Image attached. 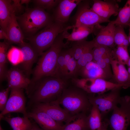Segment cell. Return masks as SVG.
Returning a JSON list of instances; mask_svg holds the SVG:
<instances>
[{
	"label": "cell",
	"instance_id": "obj_1",
	"mask_svg": "<svg viewBox=\"0 0 130 130\" xmlns=\"http://www.w3.org/2000/svg\"><path fill=\"white\" fill-rule=\"evenodd\" d=\"M68 82V80L48 76L30 83L26 90L29 105L50 103L56 100L69 85Z\"/></svg>",
	"mask_w": 130,
	"mask_h": 130
},
{
	"label": "cell",
	"instance_id": "obj_2",
	"mask_svg": "<svg viewBox=\"0 0 130 130\" xmlns=\"http://www.w3.org/2000/svg\"><path fill=\"white\" fill-rule=\"evenodd\" d=\"M68 30L60 33L51 46L40 56L32 72L33 76L31 83L45 77L53 76L59 54L65 46L64 40L66 32Z\"/></svg>",
	"mask_w": 130,
	"mask_h": 130
},
{
	"label": "cell",
	"instance_id": "obj_3",
	"mask_svg": "<svg viewBox=\"0 0 130 130\" xmlns=\"http://www.w3.org/2000/svg\"><path fill=\"white\" fill-rule=\"evenodd\" d=\"M53 102L61 105L63 109L72 116L81 113H86L92 106L88 94L73 85L66 87L59 98Z\"/></svg>",
	"mask_w": 130,
	"mask_h": 130
},
{
	"label": "cell",
	"instance_id": "obj_4",
	"mask_svg": "<svg viewBox=\"0 0 130 130\" xmlns=\"http://www.w3.org/2000/svg\"><path fill=\"white\" fill-rule=\"evenodd\" d=\"M72 28V25L65 26V24L53 20L38 33L26 39L39 56H40L51 46L60 33Z\"/></svg>",
	"mask_w": 130,
	"mask_h": 130
},
{
	"label": "cell",
	"instance_id": "obj_5",
	"mask_svg": "<svg viewBox=\"0 0 130 130\" xmlns=\"http://www.w3.org/2000/svg\"><path fill=\"white\" fill-rule=\"evenodd\" d=\"M16 17L22 31L31 35L53 20L45 10L38 6L28 9L22 15Z\"/></svg>",
	"mask_w": 130,
	"mask_h": 130
},
{
	"label": "cell",
	"instance_id": "obj_6",
	"mask_svg": "<svg viewBox=\"0 0 130 130\" xmlns=\"http://www.w3.org/2000/svg\"><path fill=\"white\" fill-rule=\"evenodd\" d=\"M107 122L112 130H127L130 124V96L121 97Z\"/></svg>",
	"mask_w": 130,
	"mask_h": 130
},
{
	"label": "cell",
	"instance_id": "obj_7",
	"mask_svg": "<svg viewBox=\"0 0 130 130\" xmlns=\"http://www.w3.org/2000/svg\"><path fill=\"white\" fill-rule=\"evenodd\" d=\"M91 1L82 0L78 5L74 16L72 29L83 26H93L102 23L110 21L101 18L92 10L90 6Z\"/></svg>",
	"mask_w": 130,
	"mask_h": 130
},
{
	"label": "cell",
	"instance_id": "obj_8",
	"mask_svg": "<svg viewBox=\"0 0 130 130\" xmlns=\"http://www.w3.org/2000/svg\"><path fill=\"white\" fill-rule=\"evenodd\" d=\"M72 84L80 88L88 94H100L118 88H123L120 85L101 78H79L71 79Z\"/></svg>",
	"mask_w": 130,
	"mask_h": 130
},
{
	"label": "cell",
	"instance_id": "obj_9",
	"mask_svg": "<svg viewBox=\"0 0 130 130\" xmlns=\"http://www.w3.org/2000/svg\"><path fill=\"white\" fill-rule=\"evenodd\" d=\"M122 88H115L107 93L98 94L96 96L94 94H88L90 104L98 109L102 117L112 110L118 103L121 98L120 93Z\"/></svg>",
	"mask_w": 130,
	"mask_h": 130
},
{
	"label": "cell",
	"instance_id": "obj_10",
	"mask_svg": "<svg viewBox=\"0 0 130 130\" xmlns=\"http://www.w3.org/2000/svg\"><path fill=\"white\" fill-rule=\"evenodd\" d=\"M24 89L18 88L11 89L9 97L4 110L0 114V117L12 112L20 113L27 116L26 107V99Z\"/></svg>",
	"mask_w": 130,
	"mask_h": 130
},
{
	"label": "cell",
	"instance_id": "obj_11",
	"mask_svg": "<svg viewBox=\"0 0 130 130\" xmlns=\"http://www.w3.org/2000/svg\"><path fill=\"white\" fill-rule=\"evenodd\" d=\"M27 116L33 119L44 130H61L62 126L46 112L33 106H32L30 110L27 111Z\"/></svg>",
	"mask_w": 130,
	"mask_h": 130
},
{
	"label": "cell",
	"instance_id": "obj_12",
	"mask_svg": "<svg viewBox=\"0 0 130 130\" xmlns=\"http://www.w3.org/2000/svg\"><path fill=\"white\" fill-rule=\"evenodd\" d=\"M59 105L53 102L48 103H39L31 106L43 111L58 123L63 125V123H65L73 116L61 108Z\"/></svg>",
	"mask_w": 130,
	"mask_h": 130
},
{
	"label": "cell",
	"instance_id": "obj_13",
	"mask_svg": "<svg viewBox=\"0 0 130 130\" xmlns=\"http://www.w3.org/2000/svg\"><path fill=\"white\" fill-rule=\"evenodd\" d=\"M92 10L103 19L110 21L109 19L112 15H117L119 6L115 0H93Z\"/></svg>",
	"mask_w": 130,
	"mask_h": 130
},
{
	"label": "cell",
	"instance_id": "obj_14",
	"mask_svg": "<svg viewBox=\"0 0 130 130\" xmlns=\"http://www.w3.org/2000/svg\"><path fill=\"white\" fill-rule=\"evenodd\" d=\"M82 0H60L54 11L53 20L65 24L74 9Z\"/></svg>",
	"mask_w": 130,
	"mask_h": 130
},
{
	"label": "cell",
	"instance_id": "obj_15",
	"mask_svg": "<svg viewBox=\"0 0 130 130\" xmlns=\"http://www.w3.org/2000/svg\"><path fill=\"white\" fill-rule=\"evenodd\" d=\"M115 25L111 21L106 26L101 27L96 37L92 40L94 47L104 46L112 49L115 48L114 40Z\"/></svg>",
	"mask_w": 130,
	"mask_h": 130
},
{
	"label": "cell",
	"instance_id": "obj_16",
	"mask_svg": "<svg viewBox=\"0 0 130 130\" xmlns=\"http://www.w3.org/2000/svg\"><path fill=\"white\" fill-rule=\"evenodd\" d=\"M8 87L12 88H18L25 89L28 87L31 80L25 75L23 71L18 68L13 67L7 71L6 78Z\"/></svg>",
	"mask_w": 130,
	"mask_h": 130
},
{
	"label": "cell",
	"instance_id": "obj_17",
	"mask_svg": "<svg viewBox=\"0 0 130 130\" xmlns=\"http://www.w3.org/2000/svg\"><path fill=\"white\" fill-rule=\"evenodd\" d=\"M110 65L113 76L110 81L121 86L123 89L130 87V74L124 65L115 59L112 60Z\"/></svg>",
	"mask_w": 130,
	"mask_h": 130
},
{
	"label": "cell",
	"instance_id": "obj_18",
	"mask_svg": "<svg viewBox=\"0 0 130 130\" xmlns=\"http://www.w3.org/2000/svg\"><path fill=\"white\" fill-rule=\"evenodd\" d=\"M23 54L22 63L23 71L28 77L32 73V67L39 56L29 43L24 42L20 45Z\"/></svg>",
	"mask_w": 130,
	"mask_h": 130
},
{
	"label": "cell",
	"instance_id": "obj_19",
	"mask_svg": "<svg viewBox=\"0 0 130 130\" xmlns=\"http://www.w3.org/2000/svg\"><path fill=\"white\" fill-rule=\"evenodd\" d=\"M16 13L12 7L7 34L9 41L20 45L24 42L23 40L24 37L22 31L17 20Z\"/></svg>",
	"mask_w": 130,
	"mask_h": 130
},
{
	"label": "cell",
	"instance_id": "obj_20",
	"mask_svg": "<svg viewBox=\"0 0 130 130\" xmlns=\"http://www.w3.org/2000/svg\"><path fill=\"white\" fill-rule=\"evenodd\" d=\"M82 78H101L108 80L111 78L104 70L95 62L88 63L78 71V76Z\"/></svg>",
	"mask_w": 130,
	"mask_h": 130
},
{
	"label": "cell",
	"instance_id": "obj_21",
	"mask_svg": "<svg viewBox=\"0 0 130 130\" xmlns=\"http://www.w3.org/2000/svg\"><path fill=\"white\" fill-rule=\"evenodd\" d=\"M61 130H90L86 113H81L74 116L62 125Z\"/></svg>",
	"mask_w": 130,
	"mask_h": 130
},
{
	"label": "cell",
	"instance_id": "obj_22",
	"mask_svg": "<svg viewBox=\"0 0 130 130\" xmlns=\"http://www.w3.org/2000/svg\"><path fill=\"white\" fill-rule=\"evenodd\" d=\"M72 56V53L70 48L66 49H65V48L62 50L58 59L53 77L65 80V68L68 61Z\"/></svg>",
	"mask_w": 130,
	"mask_h": 130
},
{
	"label": "cell",
	"instance_id": "obj_23",
	"mask_svg": "<svg viewBox=\"0 0 130 130\" xmlns=\"http://www.w3.org/2000/svg\"><path fill=\"white\" fill-rule=\"evenodd\" d=\"M27 116H19L10 117L5 115L0 117V120L7 122L13 130H30L32 127L33 122Z\"/></svg>",
	"mask_w": 130,
	"mask_h": 130
},
{
	"label": "cell",
	"instance_id": "obj_24",
	"mask_svg": "<svg viewBox=\"0 0 130 130\" xmlns=\"http://www.w3.org/2000/svg\"><path fill=\"white\" fill-rule=\"evenodd\" d=\"M12 0H0V27L7 34L12 10Z\"/></svg>",
	"mask_w": 130,
	"mask_h": 130
},
{
	"label": "cell",
	"instance_id": "obj_25",
	"mask_svg": "<svg viewBox=\"0 0 130 130\" xmlns=\"http://www.w3.org/2000/svg\"><path fill=\"white\" fill-rule=\"evenodd\" d=\"M95 26H83L73 28L71 33H68L67 30L65 35V39L71 42L86 39L89 35L94 32Z\"/></svg>",
	"mask_w": 130,
	"mask_h": 130
},
{
	"label": "cell",
	"instance_id": "obj_26",
	"mask_svg": "<svg viewBox=\"0 0 130 130\" xmlns=\"http://www.w3.org/2000/svg\"><path fill=\"white\" fill-rule=\"evenodd\" d=\"M112 21L115 26L124 28L130 25V0H127L123 7L119 9L116 19Z\"/></svg>",
	"mask_w": 130,
	"mask_h": 130
},
{
	"label": "cell",
	"instance_id": "obj_27",
	"mask_svg": "<svg viewBox=\"0 0 130 130\" xmlns=\"http://www.w3.org/2000/svg\"><path fill=\"white\" fill-rule=\"evenodd\" d=\"M71 42L72 43L70 48L72 53L73 57L76 60L89 48L91 46H93L94 47L92 40L87 41L86 39H85Z\"/></svg>",
	"mask_w": 130,
	"mask_h": 130
},
{
	"label": "cell",
	"instance_id": "obj_28",
	"mask_svg": "<svg viewBox=\"0 0 130 130\" xmlns=\"http://www.w3.org/2000/svg\"><path fill=\"white\" fill-rule=\"evenodd\" d=\"M102 117L98 109L92 106L90 113L88 116V121L90 130H101L103 125Z\"/></svg>",
	"mask_w": 130,
	"mask_h": 130
},
{
	"label": "cell",
	"instance_id": "obj_29",
	"mask_svg": "<svg viewBox=\"0 0 130 130\" xmlns=\"http://www.w3.org/2000/svg\"><path fill=\"white\" fill-rule=\"evenodd\" d=\"M124 27L115 26L114 40L117 46H122L128 48L130 44L128 36L125 33Z\"/></svg>",
	"mask_w": 130,
	"mask_h": 130
},
{
	"label": "cell",
	"instance_id": "obj_30",
	"mask_svg": "<svg viewBox=\"0 0 130 130\" xmlns=\"http://www.w3.org/2000/svg\"><path fill=\"white\" fill-rule=\"evenodd\" d=\"M128 48L122 46H117L113 49V59L115 60L120 63L127 65L130 58Z\"/></svg>",
	"mask_w": 130,
	"mask_h": 130
},
{
	"label": "cell",
	"instance_id": "obj_31",
	"mask_svg": "<svg viewBox=\"0 0 130 130\" xmlns=\"http://www.w3.org/2000/svg\"><path fill=\"white\" fill-rule=\"evenodd\" d=\"M7 57L13 65H16L23 62V54L20 48L12 46L7 52Z\"/></svg>",
	"mask_w": 130,
	"mask_h": 130
},
{
	"label": "cell",
	"instance_id": "obj_32",
	"mask_svg": "<svg viewBox=\"0 0 130 130\" xmlns=\"http://www.w3.org/2000/svg\"><path fill=\"white\" fill-rule=\"evenodd\" d=\"M94 47L93 46H91L88 48L77 60V76L80 70L93 60L92 49Z\"/></svg>",
	"mask_w": 130,
	"mask_h": 130
},
{
	"label": "cell",
	"instance_id": "obj_33",
	"mask_svg": "<svg viewBox=\"0 0 130 130\" xmlns=\"http://www.w3.org/2000/svg\"><path fill=\"white\" fill-rule=\"evenodd\" d=\"M77 76V60L72 56L68 61L65 71V79L68 80Z\"/></svg>",
	"mask_w": 130,
	"mask_h": 130
},
{
	"label": "cell",
	"instance_id": "obj_34",
	"mask_svg": "<svg viewBox=\"0 0 130 130\" xmlns=\"http://www.w3.org/2000/svg\"><path fill=\"white\" fill-rule=\"evenodd\" d=\"M113 49L109 47L104 46L94 47L92 49L93 61L96 62L104 56L112 54Z\"/></svg>",
	"mask_w": 130,
	"mask_h": 130
},
{
	"label": "cell",
	"instance_id": "obj_35",
	"mask_svg": "<svg viewBox=\"0 0 130 130\" xmlns=\"http://www.w3.org/2000/svg\"><path fill=\"white\" fill-rule=\"evenodd\" d=\"M60 0H34L32 1L37 6L44 10H50L57 6Z\"/></svg>",
	"mask_w": 130,
	"mask_h": 130
},
{
	"label": "cell",
	"instance_id": "obj_36",
	"mask_svg": "<svg viewBox=\"0 0 130 130\" xmlns=\"http://www.w3.org/2000/svg\"><path fill=\"white\" fill-rule=\"evenodd\" d=\"M9 44L5 40L0 42V65H6Z\"/></svg>",
	"mask_w": 130,
	"mask_h": 130
},
{
	"label": "cell",
	"instance_id": "obj_37",
	"mask_svg": "<svg viewBox=\"0 0 130 130\" xmlns=\"http://www.w3.org/2000/svg\"><path fill=\"white\" fill-rule=\"evenodd\" d=\"M11 88L8 87L7 88L1 90L0 92V110L1 112L4 109L8 99L9 92Z\"/></svg>",
	"mask_w": 130,
	"mask_h": 130
},
{
	"label": "cell",
	"instance_id": "obj_38",
	"mask_svg": "<svg viewBox=\"0 0 130 130\" xmlns=\"http://www.w3.org/2000/svg\"><path fill=\"white\" fill-rule=\"evenodd\" d=\"M7 71L6 69V65H0V80L2 82L6 78Z\"/></svg>",
	"mask_w": 130,
	"mask_h": 130
},
{
	"label": "cell",
	"instance_id": "obj_39",
	"mask_svg": "<svg viewBox=\"0 0 130 130\" xmlns=\"http://www.w3.org/2000/svg\"><path fill=\"white\" fill-rule=\"evenodd\" d=\"M12 6L15 11L16 12L21 11L23 7L22 5L20 3V0H12Z\"/></svg>",
	"mask_w": 130,
	"mask_h": 130
},
{
	"label": "cell",
	"instance_id": "obj_40",
	"mask_svg": "<svg viewBox=\"0 0 130 130\" xmlns=\"http://www.w3.org/2000/svg\"><path fill=\"white\" fill-rule=\"evenodd\" d=\"M0 39L8 40V37L7 34L0 27Z\"/></svg>",
	"mask_w": 130,
	"mask_h": 130
},
{
	"label": "cell",
	"instance_id": "obj_41",
	"mask_svg": "<svg viewBox=\"0 0 130 130\" xmlns=\"http://www.w3.org/2000/svg\"><path fill=\"white\" fill-rule=\"evenodd\" d=\"M30 130H44L40 127L35 122H33L32 126Z\"/></svg>",
	"mask_w": 130,
	"mask_h": 130
},
{
	"label": "cell",
	"instance_id": "obj_42",
	"mask_svg": "<svg viewBox=\"0 0 130 130\" xmlns=\"http://www.w3.org/2000/svg\"><path fill=\"white\" fill-rule=\"evenodd\" d=\"M109 124L107 121L103 122V125L101 130H108L107 129Z\"/></svg>",
	"mask_w": 130,
	"mask_h": 130
},
{
	"label": "cell",
	"instance_id": "obj_43",
	"mask_svg": "<svg viewBox=\"0 0 130 130\" xmlns=\"http://www.w3.org/2000/svg\"><path fill=\"white\" fill-rule=\"evenodd\" d=\"M31 1L32 0H20V3L22 5L25 4L28 5L29 2Z\"/></svg>",
	"mask_w": 130,
	"mask_h": 130
},
{
	"label": "cell",
	"instance_id": "obj_44",
	"mask_svg": "<svg viewBox=\"0 0 130 130\" xmlns=\"http://www.w3.org/2000/svg\"><path fill=\"white\" fill-rule=\"evenodd\" d=\"M128 66V71L130 74V58L127 65Z\"/></svg>",
	"mask_w": 130,
	"mask_h": 130
},
{
	"label": "cell",
	"instance_id": "obj_45",
	"mask_svg": "<svg viewBox=\"0 0 130 130\" xmlns=\"http://www.w3.org/2000/svg\"><path fill=\"white\" fill-rule=\"evenodd\" d=\"M129 32L128 37L129 41L130 44V25L129 26Z\"/></svg>",
	"mask_w": 130,
	"mask_h": 130
},
{
	"label": "cell",
	"instance_id": "obj_46",
	"mask_svg": "<svg viewBox=\"0 0 130 130\" xmlns=\"http://www.w3.org/2000/svg\"><path fill=\"white\" fill-rule=\"evenodd\" d=\"M0 130H4L2 128L0 124Z\"/></svg>",
	"mask_w": 130,
	"mask_h": 130
}]
</instances>
